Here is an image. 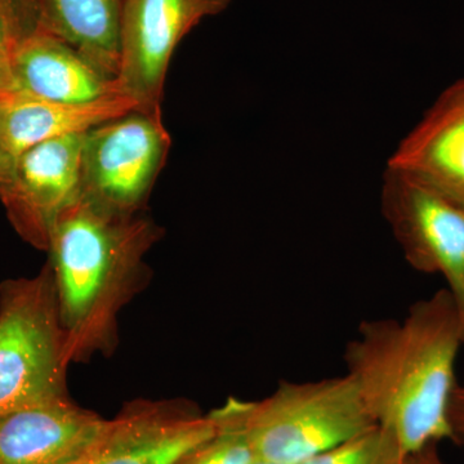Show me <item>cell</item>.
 <instances>
[{
	"label": "cell",
	"mask_w": 464,
	"mask_h": 464,
	"mask_svg": "<svg viewBox=\"0 0 464 464\" xmlns=\"http://www.w3.org/2000/svg\"><path fill=\"white\" fill-rule=\"evenodd\" d=\"M462 348V319L447 288L415 302L402 320H364L348 342L346 374L405 457L454 440L450 404Z\"/></svg>",
	"instance_id": "cell-1"
},
{
	"label": "cell",
	"mask_w": 464,
	"mask_h": 464,
	"mask_svg": "<svg viewBox=\"0 0 464 464\" xmlns=\"http://www.w3.org/2000/svg\"><path fill=\"white\" fill-rule=\"evenodd\" d=\"M161 237L146 212L118 215L81 197L63 210L47 252L72 364L114 350L119 313L148 282L145 257Z\"/></svg>",
	"instance_id": "cell-2"
},
{
	"label": "cell",
	"mask_w": 464,
	"mask_h": 464,
	"mask_svg": "<svg viewBox=\"0 0 464 464\" xmlns=\"http://www.w3.org/2000/svg\"><path fill=\"white\" fill-rule=\"evenodd\" d=\"M66 334L51 266L0 285V415L67 398Z\"/></svg>",
	"instance_id": "cell-3"
},
{
	"label": "cell",
	"mask_w": 464,
	"mask_h": 464,
	"mask_svg": "<svg viewBox=\"0 0 464 464\" xmlns=\"http://www.w3.org/2000/svg\"><path fill=\"white\" fill-rule=\"evenodd\" d=\"M244 422L258 459L301 464L378 426L348 374L282 381L270 396L244 401Z\"/></svg>",
	"instance_id": "cell-4"
},
{
	"label": "cell",
	"mask_w": 464,
	"mask_h": 464,
	"mask_svg": "<svg viewBox=\"0 0 464 464\" xmlns=\"http://www.w3.org/2000/svg\"><path fill=\"white\" fill-rule=\"evenodd\" d=\"M170 148L163 111L133 110L88 130L79 197L118 215L146 212Z\"/></svg>",
	"instance_id": "cell-5"
},
{
	"label": "cell",
	"mask_w": 464,
	"mask_h": 464,
	"mask_svg": "<svg viewBox=\"0 0 464 464\" xmlns=\"http://www.w3.org/2000/svg\"><path fill=\"white\" fill-rule=\"evenodd\" d=\"M381 206L408 264L447 282L464 332V206L390 167L383 176Z\"/></svg>",
	"instance_id": "cell-6"
},
{
	"label": "cell",
	"mask_w": 464,
	"mask_h": 464,
	"mask_svg": "<svg viewBox=\"0 0 464 464\" xmlns=\"http://www.w3.org/2000/svg\"><path fill=\"white\" fill-rule=\"evenodd\" d=\"M231 0H124L116 90L139 110L163 111L168 70L179 43Z\"/></svg>",
	"instance_id": "cell-7"
},
{
	"label": "cell",
	"mask_w": 464,
	"mask_h": 464,
	"mask_svg": "<svg viewBox=\"0 0 464 464\" xmlns=\"http://www.w3.org/2000/svg\"><path fill=\"white\" fill-rule=\"evenodd\" d=\"M215 430L212 411L188 400H134L109 420L82 464H179Z\"/></svg>",
	"instance_id": "cell-8"
},
{
	"label": "cell",
	"mask_w": 464,
	"mask_h": 464,
	"mask_svg": "<svg viewBox=\"0 0 464 464\" xmlns=\"http://www.w3.org/2000/svg\"><path fill=\"white\" fill-rule=\"evenodd\" d=\"M84 134L39 143L14 159L0 195L11 225L34 248L45 250L63 210L79 198Z\"/></svg>",
	"instance_id": "cell-9"
},
{
	"label": "cell",
	"mask_w": 464,
	"mask_h": 464,
	"mask_svg": "<svg viewBox=\"0 0 464 464\" xmlns=\"http://www.w3.org/2000/svg\"><path fill=\"white\" fill-rule=\"evenodd\" d=\"M108 426L70 396L0 415V464H82Z\"/></svg>",
	"instance_id": "cell-10"
},
{
	"label": "cell",
	"mask_w": 464,
	"mask_h": 464,
	"mask_svg": "<svg viewBox=\"0 0 464 464\" xmlns=\"http://www.w3.org/2000/svg\"><path fill=\"white\" fill-rule=\"evenodd\" d=\"M387 167L417 177L464 206V78L442 92Z\"/></svg>",
	"instance_id": "cell-11"
},
{
	"label": "cell",
	"mask_w": 464,
	"mask_h": 464,
	"mask_svg": "<svg viewBox=\"0 0 464 464\" xmlns=\"http://www.w3.org/2000/svg\"><path fill=\"white\" fill-rule=\"evenodd\" d=\"M8 65L14 92L35 99L91 102L119 93L115 79L43 29L14 45Z\"/></svg>",
	"instance_id": "cell-12"
},
{
	"label": "cell",
	"mask_w": 464,
	"mask_h": 464,
	"mask_svg": "<svg viewBox=\"0 0 464 464\" xmlns=\"http://www.w3.org/2000/svg\"><path fill=\"white\" fill-rule=\"evenodd\" d=\"M137 109L121 93L91 102H57L12 92L0 97V145L16 159L39 143L87 133Z\"/></svg>",
	"instance_id": "cell-13"
},
{
	"label": "cell",
	"mask_w": 464,
	"mask_h": 464,
	"mask_svg": "<svg viewBox=\"0 0 464 464\" xmlns=\"http://www.w3.org/2000/svg\"><path fill=\"white\" fill-rule=\"evenodd\" d=\"M38 5L43 30L116 81L124 0H38Z\"/></svg>",
	"instance_id": "cell-14"
},
{
	"label": "cell",
	"mask_w": 464,
	"mask_h": 464,
	"mask_svg": "<svg viewBox=\"0 0 464 464\" xmlns=\"http://www.w3.org/2000/svg\"><path fill=\"white\" fill-rule=\"evenodd\" d=\"M216 430L179 464H253L258 459L244 422V401L228 399L212 411Z\"/></svg>",
	"instance_id": "cell-15"
},
{
	"label": "cell",
	"mask_w": 464,
	"mask_h": 464,
	"mask_svg": "<svg viewBox=\"0 0 464 464\" xmlns=\"http://www.w3.org/2000/svg\"><path fill=\"white\" fill-rule=\"evenodd\" d=\"M404 460L395 436L375 426L301 464H404Z\"/></svg>",
	"instance_id": "cell-16"
},
{
	"label": "cell",
	"mask_w": 464,
	"mask_h": 464,
	"mask_svg": "<svg viewBox=\"0 0 464 464\" xmlns=\"http://www.w3.org/2000/svg\"><path fill=\"white\" fill-rule=\"evenodd\" d=\"M0 14L7 21L16 44L42 29L38 0H0Z\"/></svg>",
	"instance_id": "cell-17"
},
{
	"label": "cell",
	"mask_w": 464,
	"mask_h": 464,
	"mask_svg": "<svg viewBox=\"0 0 464 464\" xmlns=\"http://www.w3.org/2000/svg\"><path fill=\"white\" fill-rule=\"evenodd\" d=\"M450 423L453 429L454 441L464 444V384L454 391L450 404Z\"/></svg>",
	"instance_id": "cell-18"
},
{
	"label": "cell",
	"mask_w": 464,
	"mask_h": 464,
	"mask_svg": "<svg viewBox=\"0 0 464 464\" xmlns=\"http://www.w3.org/2000/svg\"><path fill=\"white\" fill-rule=\"evenodd\" d=\"M404 464H445L440 458L436 444L420 449L413 454L405 457Z\"/></svg>",
	"instance_id": "cell-19"
},
{
	"label": "cell",
	"mask_w": 464,
	"mask_h": 464,
	"mask_svg": "<svg viewBox=\"0 0 464 464\" xmlns=\"http://www.w3.org/2000/svg\"><path fill=\"white\" fill-rule=\"evenodd\" d=\"M14 159L9 157L5 150L0 145V195L7 188L11 181L12 173H14Z\"/></svg>",
	"instance_id": "cell-20"
},
{
	"label": "cell",
	"mask_w": 464,
	"mask_h": 464,
	"mask_svg": "<svg viewBox=\"0 0 464 464\" xmlns=\"http://www.w3.org/2000/svg\"><path fill=\"white\" fill-rule=\"evenodd\" d=\"M14 38L12 35L11 29H9L7 21L0 14V56L7 58L11 54L12 50L14 48Z\"/></svg>",
	"instance_id": "cell-21"
},
{
	"label": "cell",
	"mask_w": 464,
	"mask_h": 464,
	"mask_svg": "<svg viewBox=\"0 0 464 464\" xmlns=\"http://www.w3.org/2000/svg\"><path fill=\"white\" fill-rule=\"evenodd\" d=\"M12 92H14V83L9 70L8 60L0 56V97Z\"/></svg>",
	"instance_id": "cell-22"
},
{
	"label": "cell",
	"mask_w": 464,
	"mask_h": 464,
	"mask_svg": "<svg viewBox=\"0 0 464 464\" xmlns=\"http://www.w3.org/2000/svg\"><path fill=\"white\" fill-rule=\"evenodd\" d=\"M253 464H276V463L266 462V460L257 459Z\"/></svg>",
	"instance_id": "cell-23"
}]
</instances>
